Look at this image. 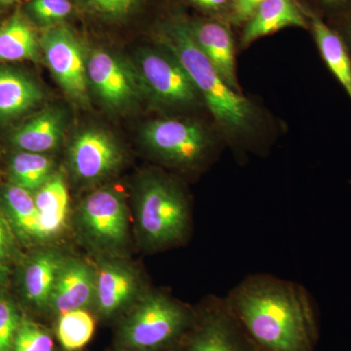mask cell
Here are the masks:
<instances>
[{
    "mask_svg": "<svg viewBox=\"0 0 351 351\" xmlns=\"http://www.w3.org/2000/svg\"><path fill=\"white\" fill-rule=\"evenodd\" d=\"M244 331L262 351H315L317 313L306 289L269 274L246 277L225 297Z\"/></svg>",
    "mask_w": 351,
    "mask_h": 351,
    "instance_id": "obj_1",
    "label": "cell"
},
{
    "mask_svg": "<svg viewBox=\"0 0 351 351\" xmlns=\"http://www.w3.org/2000/svg\"><path fill=\"white\" fill-rule=\"evenodd\" d=\"M156 39L159 46L179 60L195 82L221 138L241 149L257 147L263 140L267 124L263 110L219 76L193 40L188 21H165L157 27Z\"/></svg>",
    "mask_w": 351,
    "mask_h": 351,
    "instance_id": "obj_2",
    "label": "cell"
},
{
    "mask_svg": "<svg viewBox=\"0 0 351 351\" xmlns=\"http://www.w3.org/2000/svg\"><path fill=\"white\" fill-rule=\"evenodd\" d=\"M137 221L147 248L157 250L182 243L191 226L188 196L172 178L147 175L138 188Z\"/></svg>",
    "mask_w": 351,
    "mask_h": 351,
    "instance_id": "obj_3",
    "label": "cell"
},
{
    "mask_svg": "<svg viewBox=\"0 0 351 351\" xmlns=\"http://www.w3.org/2000/svg\"><path fill=\"white\" fill-rule=\"evenodd\" d=\"M196 311L161 293L145 294L122 327L124 345L135 351L177 348L195 326Z\"/></svg>",
    "mask_w": 351,
    "mask_h": 351,
    "instance_id": "obj_4",
    "label": "cell"
},
{
    "mask_svg": "<svg viewBox=\"0 0 351 351\" xmlns=\"http://www.w3.org/2000/svg\"><path fill=\"white\" fill-rule=\"evenodd\" d=\"M143 140L149 151L168 165L182 169L202 167L219 154L221 138L195 120L161 119L145 126Z\"/></svg>",
    "mask_w": 351,
    "mask_h": 351,
    "instance_id": "obj_5",
    "label": "cell"
},
{
    "mask_svg": "<svg viewBox=\"0 0 351 351\" xmlns=\"http://www.w3.org/2000/svg\"><path fill=\"white\" fill-rule=\"evenodd\" d=\"M137 63L145 94L158 105L174 110L199 105L205 107L191 76L179 60L165 48L143 50Z\"/></svg>",
    "mask_w": 351,
    "mask_h": 351,
    "instance_id": "obj_6",
    "label": "cell"
},
{
    "mask_svg": "<svg viewBox=\"0 0 351 351\" xmlns=\"http://www.w3.org/2000/svg\"><path fill=\"white\" fill-rule=\"evenodd\" d=\"M179 351H262L244 331L225 298L212 297L196 311L195 326Z\"/></svg>",
    "mask_w": 351,
    "mask_h": 351,
    "instance_id": "obj_7",
    "label": "cell"
},
{
    "mask_svg": "<svg viewBox=\"0 0 351 351\" xmlns=\"http://www.w3.org/2000/svg\"><path fill=\"white\" fill-rule=\"evenodd\" d=\"M39 40L46 64L60 86L73 100L86 104L87 60L75 34L64 25H51Z\"/></svg>",
    "mask_w": 351,
    "mask_h": 351,
    "instance_id": "obj_8",
    "label": "cell"
},
{
    "mask_svg": "<svg viewBox=\"0 0 351 351\" xmlns=\"http://www.w3.org/2000/svg\"><path fill=\"white\" fill-rule=\"evenodd\" d=\"M88 82L108 107L125 108L145 93L137 69L112 53L96 50L87 59Z\"/></svg>",
    "mask_w": 351,
    "mask_h": 351,
    "instance_id": "obj_9",
    "label": "cell"
},
{
    "mask_svg": "<svg viewBox=\"0 0 351 351\" xmlns=\"http://www.w3.org/2000/svg\"><path fill=\"white\" fill-rule=\"evenodd\" d=\"M80 219L87 234L101 246L117 247L125 241L126 205L113 189H99L88 196L80 209Z\"/></svg>",
    "mask_w": 351,
    "mask_h": 351,
    "instance_id": "obj_10",
    "label": "cell"
},
{
    "mask_svg": "<svg viewBox=\"0 0 351 351\" xmlns=\"http://www.w3.org/2000/svg\"><path fill=\"white\" fill-rule=\"evenodd\" d=\"M73 172L84 181H96L117 169L121 163L119 145L106 132L85 130L78 134L69 152Z\"/></svg>",
    "mask_w": 351,
    "mask_h": 351,
    "instance_id": "obj_11",
    "label": "cell"
},
{
    "mask_svg": "<svg viewBox=\"0 0 351 351\" xmlns=\"http://www.w3.org/2000/svg\"><path fill=\"white\" fill-rule=\"evenodd\" d=\"M188 24L193 40L217 73L228 86L242 93L237 78L234 39L228 25L215 17L188 21Z\"/></svg>",
    "mask_w": 351,
    "mask_h": 351,
    "instance_id": "obj_12",
    "label": "cell"
},
{
    "mask_svg": "<svg viewBox=\"0 0 351 351\" xmlns=\"http://www.w3.org/2000/svg\"><path fill=\"white\" fill-rule=\"evenodd\" d=\"M96 277L82 261L64 260L48 306L60 314L84 309L96 298Z\"/></svg>",
    "mask_w": 351,
    "mask_h": 351,
    "instance_id": "obj_13",
    "label": "cell"
},
{
    "mask_svg": "<svg viewBox=\"0 0 351 351\" xmlns=\"http://www.w3.org/2000/svg\"><path fill=\"white\" fill-rule=\"evenodd\" d=\"M309 29L306 9L297 0H263L244 24L240 46L248 47L285 27Z\"/></svg>",
    "mask_w": 351,
    "mask_h": 351,
    "instance_id": "obj_14",
    "label": "cell"
},
{
    "mask_svg": "<svg viewBox=\"0 0 351 351\" xmlns=\"http://www.w3.org/2000/svg\"><path fill=\"white\" fill-rule=\"evenodd\" d=\"M140 277L124 263L112 262L101 265L96 277V298L99 311L112 315L124 308L140 293Z\"/></svg>",
    "mask_w": 351,
    "mask_h": 351,
    "instance_id": "obj_15",
    "label": "cell"
},
{
    "mask_svg": "<svg viewBox=\"0 0 351 351\" xmlns=\"http://www.w3.org/2000/svg\"><path fill=\"white\" fill-rule=\"evenodd\" d=\"M309 29L320 56L351 101V52L345 39L316 11L306 10Z\"/></svg>",
    "mask_w": 351,
    "mask_h": 351,
    "instance_id": "obj_16",
    "label": "cell"
},
{
    "mask_svg": "<svg viewBox=\"0 0 351 351\" xmlns=\"http://www.w3.org/2000/svg\"><path fill=\"white\" fill-rule=\"evenodd\" d=\"M64 258L54 251H41L25 263L22 272L23 294L36 307L49 306L51 295Z\"/></svg>",
    "mask_w": 351,
    "mask_h": 351,
    "instance_id": "obj_17",
    "label": "cell"
},
{
    "mask_svg": "<svg viewBox=\"0 0 351 351\" xmlns=\"http://www.w3.org/2000/svg\"><path fill=\"white\" fill-rule=\"evenodd\" d=\"M2 209L14 232L25 241L44 240L40 216L31 191L16 184L4 186L0 195Z\"/></svg>",
    "mask_w": 351,
    "mask_h": 351,
    "instance_id": "obj_18",
    "label": "cell"
},
{
    "mask_svg": "<svg viewBox=\"0 0 351 351\" xmlns=\"http://www.w3.org/2000/svg\"><path fill=\"white\" fill-rule=\"evenodd\" d=\"M64 128L63 113L56 108H51L39 113L17 129L11 137V142L21 152L43 154L59 145Z\"/></svg>",
    "mask_w": 351,
    "mask_h": 351,
    "instance_id": "obj_19",
    "label": "cell"
},
{
    "mask_svg": "<svg viewBox=\"0 0 351 351\" xmlns=\"http://www.w3.org/2000/svg\"><path fill=\"white\" fill-rule=\"evenodd\" d=\"M43 98L40 87L31 77L13 69H0V119L23 114Z\"/></svg>",
    "mask_w": 351,
    "mask_h": 351,
    "instance_id": "obj_20",
    "label": "cell"
},
{
    "mask_svg": "<svg viewBox=\"0 0 351 351\" xmlns=\"http://www.w3.org/2000/svg\"><path fill=\"white\" fill-rule=\"evenodd\" d=\"M40 40L24 14L17 12L0 25V61H38Z\"/></svg>",
    "mask_w": 351,
    "mask_h": 351,
    "instance_id": "obj_21",
    "label": "cell"
},
{
    "mask_svg": "<svg viewBox=\"0 0 351 351\" xmlns=\"http://www.w3.org/2000/svg\"><path fill=\"white\" fill-rule=\"evenodd\" d=\"M40 216L44 239L61 232L69 212V193L63 176L53 174L34 195Z\"/></svg>",
    "mask_w": 351,
    "mask_h": 351,
    "instance_id": "obj_22",
    "label": "cell"
},
{
    "mask_svg": "<svg viewBox=\"0 0 351 351\" xmlns=\"http://www.w3.org/2000/svg\"><path fill=\"white\" fill-rule=\"evenodd\" d=\"M53 162L43 154L21 152L11 158L9 174L13 184L27 189L38 191L52 176Z\"/></svg>",
    "mask_w": 351,
    "mask_h": 351,
    "instance_id": "obj_23",
    "label": "cell"
},
{
    "mask_svg": "<svg viewBox=\"0 0 351 351\" xmlns=\"http://www.w3.org/2000/svg\"><path fill=\"white\" fill-rule=\"evenodd\" d=\"M95 321L84 309L64 313L58 321L57 335L61 345L66 350H80L93 336Z\"/></svg>",
    "mask_w": 351,
    "mask_h": 351,
    "instance_id": "obj_24",
    "label": "cell"
},
{
    "mask_svg": "<svg viewBox=\"0 0 351 351\" xmlns=\"http://www.w3.org/2000/svg\"><path fill=\"white\" fill-rule=\"evenodd\" d=\"M53 348L54 343L49 332L29 318L21 317L12 351H53Z\"/></svg>",
    "mask_w": 351,
    "mask_h": 351,
    "instance_id": "obj_25",
    "label": "cell"
},
{
    "mask_svg": "<svg viewBox=\"0 0 351 351\" xmlns=\"http://www.w3.org/2000/svg\"><path fill=\"white\" fill-rule=\"evenodd\" d=\"M25 9L36 22L52 25L71 15L73 4L69 0H31Z\"/></svg>",
    "mask_w": 351,
    "mask_h": 351,
    "instance_id": "obj_26",
    "label": "cell"
},
{
    "mask_svg": "<svg viewBox=\"0 0 351 351\" xmlns=\"http://www.w3.org/2000/svg\"><path fill=\"white\" fill-rule=\"evenodd\" d=\"M22 316L10 298L0 297V351H12L14 338Z\"/></svg>",
    "mask_w": 351,
    "mask_h": 351,
    "instance_id": "obj_27",
    "label": "cell"
},
{
    "mask_svg": "<svg viewBox=\"0 0 351 351\" xmlns=\"http://www.w3.org/2000/svg\"><path fill=\"white\" fill-rule=\"evenodd\" d=\"M95 10L108 17L119 18L131 13L142 0H86Z\"/></svg>",
    "mask_w": 351,
    "mask_h": 351,
    "instance_id": "obj_28",
    "label": "cell"
},
{
    "mask_svg": "<svg viewBox=\"0 0 351 351\" xmlns=\"http://www.w3.org/2000/svg\"><path fill=\"white\" fill-rule=\"evenodd\" d=\"M18 254L14 230L5 214L0 212V258L4 262L12 260Z\"/></svg>",
    "mask_w": 351,
    "mask_h": 351,
    "instance_id": "obj_29",
    "label": "cell"
},
{
    "mask_svg": "<svg viewBox=\"0 0 351 351\" xmlns=\"http://www.w3.org/2000/svg\"><path fill=\"white\" fill-rule=\"evenodd\" d=\"M320 16L329 18V22L338 19L351 10V0H313Z\"/></svg>",
    "mask_w": 351,
    "mask_h": 351,
    "instance_id": "obj_30",
    "label": "cell"
},
{
    "mask_svg": "<svg viewBox=\"0 0 351 351\" xmlns=\"http://www.w3.org/2000/svg\"><path fill=\"white\" fill-rule=\"evenodd\" d=\"M263 0H232L230 19L234 24H245Z\"/></svg>",
    "mask_w": 351,
    "mask_h": 351,
    "instance_id": "obj_31",
    "label": "cell"
},
{
    "mask_svg": "<svg viewBox=\"0 0 351 351\" xmlns=\"http://www.w3.org/2000/svg\"><path fill=\"white\" fill-rule=\"evenodd\" d=\"M196 5L203 10L214 14L215 18L221 19L228 16L230 17L232 0H193Z\"/></svg>",
    "mask_w": 351,
    "mask_h": 351,
    "instance_id": "obj_32",
    "label": "cell"
},
{
    "mask_svg": "<svg viewBox=\"0 0 351 351\" xmlns=\"http://www.w3.org/2000/svg\"><path fill=\"white\" fill-rule=\"evenodd\" d=\"M329 24L341 34L351 52V10L338 19L329 22Z\"/></svg>",
    "mask_w": 351,
    "mask_h": 351,
    "instance_id": "obj_33",
    "label": "cell"
},
{
    "mask_svg": "<svg viewBox=\"0 0 351 351\" xmlns=\"http://www.w3.org/2000/svg\"><path fill=\"white\" fill-rule=\"evenodd\" d=\"M9 276V269L7 267L6 262L0 258V285L6 282Z\"/></svg>",
    "mask_w": 351,
    "mask_h": 351,
    "instance_id": "obj_34",
    "label": "cell"
},
{
    "mask_svg": "<svg viewBox=\"0 0 351 351\" xmlns=\"http://www.w3.org/2000/svg\"><path fill=\"white\" fill-rule=\"evenodd\" d=\"M3 4L4 6H10L13 5L14 3L18 1V0H0Z\"/></svg>",
    "mask_w": 351,
    "mask_h": 351,
    "instance_id": "obj_35",
    "label": "cell"
},
{
    "mask_svg": "<svg viewBox=\"0 0 351 351\" xmlns=\"http://www.w3.org/2000/svg\"><path fill=\"white\" fill-rule=\"evenodd\" d=\"M181 346H177V348H170V350H163V351H179L180 348H181Z\"/></svg>",
    "mask_w": 351,
    "mask_h": 351,
    "instance_id": "obj_36",
    "label": "cell"
},
{
    "mask_svg": "<svg viewBox=\"0 0 351 351\" xmlns=\"http://www.w3.org/2000/svg\"><path fill=\"white\" fill-rule=\"evenodd\" d=\"M1 7H4L3 4H2V2L0 1V8H1Z\"/></svg>",
    "mask_w": 351,
    "mask_h": 351,
    "instance_id": "obj_37",
    "label": "cell"
}]
</instances>
